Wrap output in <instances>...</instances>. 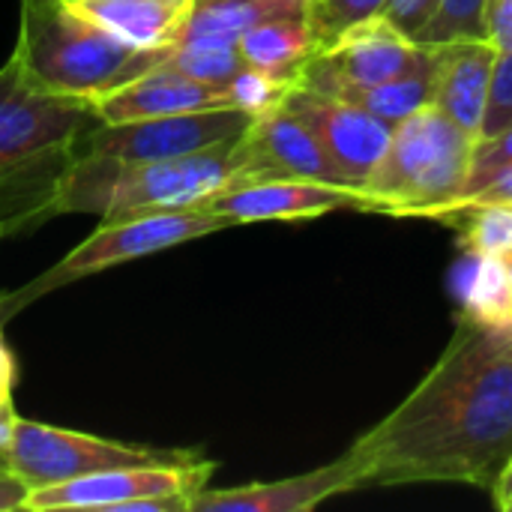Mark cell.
<instances>
[{
    "label": "cell",
    "mask_w": 512,
    "mask_h": 512,
    "mask_svg": "<svg viewBox=\"0 0 512 512\" xmlns=\"http://www.w3.org/2000/svg\"><path fill=\"white\" fill-rule=\"evenodd\" d=\"M483 204H512V168L498 171L495 177H489L477 189H471V192L459 195L456 201H450L444 210H438L432 216V222H444L447 225L456 213H462L468 207H483Z\"/></svg>",
    "instance_id": "obj_29"
},
{
    "label": "cell",
    "mask_w": 512,
    "mask_h": 512,
    "mask_svg": "<svg viewBox=\"0 0 512 512\" xmlns=\"http://www.w3.org/2000/svg\"><path fill=\"white\" fill-rule=\"evenodd\" d=\"M15 381H18V363H15V354L9 351V345L3 342V330H0V390L12 396Z\"/></svg>",
    "instance_id": "obj_33"
},
{
    "label": "cell",
    "mask_w": 512,
    "mask_h": 512,
    "mask_svg": "<svg viewBox=\"0 0 512 512\" xmlns=\"http://www.w3.org/2000/svg\"><path fill=\"white\" fill-rule=\"evenodd\" d=\"M171 48H132L69 0H21L12 57L33 87L96 105L159 66Z\"/></svg>",
    "instance_id": "obj_3"
},
{
    "label": "cell",
    "mask_w": 512,
    "mask_h": 512,
    "mask_svg": "<svg viewBox=\"0 0 512 512\" xmlns=\"http://www.w3.org/2000/svg\"><path fill=\"white\" fill-rule=\"evenodd\" d=\"M246 66H255L273 78L297 81L300 69L318 54V42L306 24V15H279L249 27L237 39Z\"/></svg>",
    "instance_id": "obj_19"
},
{
    "label": "cell",
    "mask_w": 512,
    "mask_h": 512,
    "mask_svg": "<svg viewBox=\"0 0 512 512\" xmlns=\"http://www.w3.org/2000/svg\"><path fill=\"white\" fill-rule=\"evenodd\" d=\"M306 0H195L177 45H237V39L279 15H300Z\"/></svg>",
    "instance_id": "obj_20"
},
{
    "label": "cell",
    "mask_w": 512,
    "mask_h": 512,
    "mask_svg": "<svg viewBox=\"0 0 512 512\" xmlns=\"http://www.w3.org/2000/svg\"><path fill=\"white\" fill-rule=\"evenodd\" d=\"M237 150H240L237 183L261 180V177H294V180L348 186L339 168L330 162L321 141L315 138V132L285 102L252 117L249 129L237 141Z\"/></svg>",
    "instance_id": "obj_11"
},
{
    "label": "cell",
    "mask_w": 512,
    "mask_h": 512,
    "mask_svg": "<svg viewBox=\"0 0 512 512\" xmlns=\"http://www.w3.org/2000/svg\"><path fill=\"white\" fill-rule=\"evenodd\" d=\"M15 420H18V414H15L12 399H9V402H0V453L6 450V444H9V438H12Z\"/></svg>",
    "instance_id": "obj_35"
},
{
    "label": "cell",
    "mask_w": 512,
    "mask_h": 512,
    "mask_svg": "<svg viewBox=\"0 0 512 512\" xmlns=\"http://www.w3.org/2000/svg\"><path fill=\"white\" fill-rule=\"evenodd\" d=\"M507 345H510V348H512V342H507Z\"/></svg>",
    "instance_id": "obj_39"
},
{
    "label": "cell",
    "mask_w": 512,
    "mask_h": 512,
    "mask_svg": "<svg viewBox=\"0 0 512 512\" xmlns=\"http://www.w3.org/2000/svg\"><path fill=\"white\" fill-rule=\"evenodd\" d=\"M27 498H30L27 483L18 480V477L3 465V459H0V512L24 510Z\"/></svg>",
    "instance_id": "obj_32"
},
{
    "label": "cell",
    "mask_w": 512,
    "mask_h": 512,
    "mask_svg": "<svg viewBox=\"0 0 512 512\" xmlns=\"http://www.w3.org/2000/svg\"><path fill=\"white\" fill-rule=\"evenodd\" d=\"M297 84L312 87L318 93L336 96L348 105H357L387 123H399L405 117H411L414 111L426 108L432 102V84H435V48L426 45L420 63L405 72L396 81H384V84H357L348 81L342 75H336L318 54L300 69Z\"/></svg>",
    "instance_id": "obj_16"
},
{
    "label": "cell",
    "mask_w": 512,
    "mask_h": 512,
    "mask_svg": "<svg viewBox=\"0 0 512 512\" xmlns=\"http://www.w3.org/2000/svg\"><path fill=\"white\" fill-rule=\"evenodd\" d=\"M504 168H512V123L504 126L501 132H495L489 138H480L474 144L471 174H468V183H465L462 195L471 192V189H477L480 183H486L489 177H495Z\"/></svg>",
    "instance_id": "obj_27"
},
{
    "label": "cell",
    "mask_w": 512,
    "mask_h": 512,
    "mask_svg": "<svg viewBox=\"0 0 512 512\" xmlns=\"http://www.w3.org/2000/svg\"><path fill=\"white\" fill-rule=\"evenodd\" d=\"M0 237H3V231H0Z\"/></svg>",
    "instance_id": "obj_41"
},
{
    "label": "cell",
    "mask_w": 512,
    "mask_h": 512,
    "mask_svg": "<svg viewBox=\"0 0 512 512\" xmlns=\"http://www.w3.org/2000/svg\"><path fill=\"white\" fill-rule=\"evenodd\" d=\"M512 123V51L498 54L495 60V72H492V90H489V102H486V114H483V129L480 138H489L495 132H501L504 126Z\"/></svg>",
    "instance_id": "obj_28"
},
{
    "label": "cell",
    "mask_w": 512,
    "mask_h": 512,
    "mask_svg": "<svg viewBox=\"0 0 512 512\" xmlns=\"http://www.w3.org/2000/svg\"><path fill=\"white\" fill-rule=\"evenodd\" d=\"M102 120L90 102L33 87L18 60L0 66V231L54 216L75 144Z\"/></svg>",
    "instance_id": "obj_2"
},
{
    "label": "cell",
    "mask_w": 512,
    "mask_h": 512,
    "mask_svg": "<svg viewBox=\"0 0 512 512\" xmlns=\"http://www.w3.org/2000/svg\"><path fill=\"white\" fill-rule=\"evenodd\" d=\"M213 462L192 459L177 465L111 468L33 489L24 510H111V512H192V498L207 489Z\"/></svg>",
    "instance_id": "obj_7"
},
{
    "label": "cell",
    "mask_w": 512,
    "mask_h": 512,
    "mask_svg": "<svg viewBox=\"0 0 512 512\" xmlns=\"http://www.w3.org/2000/svg\"><path fill=\"white\" fill-rule=\"evenodd\" d=\"M69 3H81V0H69Z\"/></svg>",
    "instance_id": "obj_38"
},
{
    "label": "cell",
    "mask_w": 512,
    "mask_h": 512,
    "mask_svg": "<svg viewBox=\"0 0 512 512\" xmlns=\"http://www.w3.org/2000/svg\"><path fill=\"white\" fill-rule=\"evenodd\" d=\"M159 66L204 84L225 87L246 66V60L240 57L237 45H174Z\"/></svg>",
    "instance_id": "obj_23"
},
{
    "label": "cell",
    "mask_w": 512,
    "mask_h": 512,
    "mask_svg": "<svg viewBox=\"0 0 512 512\" xmlns=\"http://www.w3.org/2000/svg\"><path fill=\"white\" fill-rule=\"evenodd\" d=\"M462 315L512 342V279L501 258H471L462 285Z\"/></svg>",
    "instance_id": "obj_21"
},
{
    "label": "cell",
    "mask_w": 512,
    "mask_h": 512,
    "mask_svg": "<svg viewBox=\"0 0 512 512\" xmlns=\"http://www.w3.org/2000/svg\"><path fill=\"white\" fill-rule=\"evenodd\" d=\"M294 81H282V78H273L255 66H243L228 84H225V93H228V102L231 108H240L252 117L270 111L273 105H279L285 99V93L291 90Z\"/></svg>",
    "instance_id": "obj_26"
},
{
    "label": "cell",
    "mask_w": 512,
    "mask_h": 512,
    "mask_svg": "<svg viewBox=\"0 0 512 512\" xmlns=\"http://www.w3.org/2000/svg\"><path fill=\"white\" fill-rule=\"evenodd\" d=\"M450 228L459 231L468 258H501L512 255V204H483L456 213Z\"/></svg>",
    "instance_id": "obj_22"
},
{
    "label": "cell",
    "mask_w": 512,
    "mask_h": 512,
    "mask_svg": "<svg viewBox=\"0 0 512 512\" xmlns=\"http://www.w3.org/2000/svg\"><path fill=\"white\" fill-rule=\"evenodd\" d=\"M504 264H507V273H510V279H512V255L504 261Z\"/></svg>",
    "instance_id": "obj_36"
},
{
    "label": "cell",
    "mask_w": 512,
    "mask_h": 512,
    "mask_svg": "<svg viewBox=\"0 0 512 512\" xmlns=\"http://www.w3.org/2000/svg\"><path fill=\"white\" fill-rule=\"evenodd\" d=\"M486 42L498 51H512V0H489L486 3Z\"/></svg>",
    "instance_id": "obj_31"
},
{
    "label": "cell",
    "mask_w": 512,
    "mask_h": 512,
    "mask_svg": "<svg viewBox=\"0 0 512 512\" xmlns=\"http://www.w3.org/2000/svg\"><path fill=\"white\" fill-rule=\"evenodd\" d=\"M93 108L102 123H129V120H150V117L183 114V111L231 108V102L225 87L186 78L165 66H153L150 72L114 90Z\"/></svg>",
    "instance_id": "obj_17"
},
{
    "label": "cell",
    "mask_w": 512,
    "mask_h": 512,
    "mask_svg": "<svg viewBox=\"0 0 512 512\" xmlns=\"http://www.w3.org/2000/svg\"><path fill=\"white\" fill-rule=\"evenodd\" d=\"M0 459H3V453H0Z\"/></svg>",
    "instance_id": "obj_40"
},
{
    "label": "cell",
    "mask_w": 512,
    "mask_h": 512,
    "mask_svg": "<svg viewBox=\"0 0 512 512\" xmlns=\"http://www.w3.org/2000/svg\"><path fill=\"white\" fill-rule=\"evenodd\" d=\"M432 9H435V0H387L384 9H381V15L393 27H399L405 36L414 39L420 33V27L429 21Z\"/></svg>",
    "instance_id": "obj_30"
},
{
    "label": "cell",
    "mask_w": 512,
    "mask_h": 512,
    "mask_svg": "<svg viewBox=\"0 0 512 512\" xmlns=\"http://www.w3.org/2000/svg\"><path fill=\"white\" fill-rule=\"evenodd\" d=\"M426 45L405 36L384 15L348 27L339 39L318 51V57L342 78L357 84H384L411 72Z\"/></svg>",
    "instance_id": "obj_15"
},
{
    "label": "cell",
    "mask_w": 512,
    "mask_h": 512,
    "mask_svg": "<svg viewBox=\"0 0 512 512\" xmlns=\"http://www.w3.org/2000/svg\"><path fill=\"white\" fill-rule=\"evenodd\" d=\"M348 453L363 489L465 483L492 492L512 462V348L459 315L429 375Z\"/></svg>",
    "instance_id": "obj_1"
},
{
    "label": "cell",
    "mask_w": 512,
    "mask_h": 512,
    "mask_svg": "<svg viewBox=\"0 0 512 512\" xmlns=\"http://www.w3.org/2000/svg\"><path fill=\"white\" fill-rule=\"evenodd\" d=\"M9 399H12V396H9V393H3V390H0V402H9Z\"/></svg>",
    "instance_id": "obj_37"
},
{
    "label": "cell",
    "mask_w": 512,
    "mask_h": 512,
    "mask_svg": "<svg viewBox=\"0 0 512 512\" xmlns=\"http://www.w3.org/2000/svg\"><path fill=\"white\" fill-rule=\"evenodd\" d=\"M474 144L435 105L393 123L387 153L360 189L366 213L432 219L462 195Z\"/></svg>",
    "instance_id": "obj_5"
},
{
    "label": "cell",
    "mask_w": 512,
    "mask_h": 512,
    "mask_svg": "<svg viewBox=\"0 0 512 512\" xmlns=\"http://www.w3.org/2000/svg\"><path fill=\"white\" fill-rule=\"evenodd\" d=\"M237 141L201 153L150 162H117L105 156H72L69 171L54 195V213H99L102 222L192 210L237 183Z\"/></svg>",
    "instance_id": "obj_4"
},
{
    "label": "cell",
    "mask_w": 512,
    "mask_h": 512,
    "mask_svg": "<svg viewBox=\"0 0 512 512\" xmlns=\"http://www.w3.org/2000/svg\"><path fill=\"white\" fill-rule=\"evenodd\" d=\"M432 48H435V84H432L429 105H435L444 117H450L474 141H480L498 51L486 39H462Z\"/></svg>",
    "instance_id": "obj_14"
},
{
    "label": "cell",
    "mask_w": 512,
    "mask_h": 512,
    "mask_svg": "<svg viewBox=\"0 0 512 512\" xmlns=\"http://www.w3.org/2000/svg\"><path fill=\"white\" fill-rule=\"evenodd\" d=\"M249 123L252 114L240 108H204V111L165 114L150 120L99 123L75 144V156L87 153L117 162L177 159L234 141L249 129Z\"/></svg>",
    "instance_id": "obj_9"
},
{
    "label": "cell",
    "mask_w": 512,
    "mask_h": 512,
    "mask_svg": "<svg viewBox=\"0 0 512 512\" xmlns=\"http://www.w3.org/2000/svg\"><path fill=\"white\" fill-rule=\"evenodd\" d=\"M231 228L222 216L192 207V210H168V213H147V216H126V219H111L102 222L87 240H81L66 258H60L51 270H45L39 279L24 285L15 297H9V306L3 315H12L18 306L60 288L69 282H78L84 276L102 273L108 267L156 255L162 249L216 234Z\"/></svg>",
    "instance_id": "obj_6"
},
{
    "label": "cell",
    "mask_w": 512,
    "mask_h": 512,
    "mask_svg": "<svg viewBox=\"0 0 512 512\" xmlns=\"http://www.w3.org/2000/svg\"><path fill=\"white\" fill-rule=\"evenodd\" d=\"M357 489H363L360 465L351 453H342L336 462L297 477L237 489H201L192 498V512H309Z\"/></svg>",
    "instance_id": "obj_13"
},
{
    "label": "cell",
    "mask_w": 512,
    "mask_h": 512,
    "mask_svg": "<svg viewBox=\"0 0 512 512\" xmlns=\"http://www.w3.org/2000/svg\"><path fill=\"white\" fill-rule=\"evenodd\" d=\"M195 0H81L90 21L132 48H171Z\"/></svg>",
    "instance_id": "obj_18"
},
{
    "label": "cell",
    "mask_w": 512,
    "mask_h": 512,
    "mask_svg": "<svg viewBox=\"0 0 512 512\" xmlns=\"http://www.w3.org/2000/svg\"><path fill=\"white\" fill-rule=\"evenodd\" d=\"M282 102L306 120V126L315 132V138L327 150L330 162L339 168L342 180L360 192L369 174L378 168V162L387 153L393 123L357 105H348L336 96L303 87L297 81L291 84Z\"/></svg>",
    "instance_id": "obj_10"
},
{
    "label": "cell",
    "mask_w": 512,
    "mask_h": 512,
    "mask_svg": "<svg viewBox=\"0 0 512 512\" xmlns=\"http://www.w3.org/2000/svg\"><path fill=\"white\" fill-rule=\"evenodd\" d=\"M192 450H150L135 444H120L96 438L87 432L57 429L36 420H15L12 438L3 450V465L27 483V489H45L87 474L111 468H138V465H177L192 462Z\"/></svg>",
    "instance_id": "obj_8"
},
{
    "label": "cell",
    "mask_w": 512,
    "mask_h": 512,
    "mask_svg": "<svg viewBox=\"0 0 512 512\" xmlns=\"http://www.w3.org/2000/svg\"><path fill=\"white\" fill-rule=\"evenodd\" d=\"M486 3L489 0H435L429 21L414 39L420 45L486 39Z\"/></svg>",
    "instance_id": "obj_24"
},
{
    "label": "cell",
    "mask_w": 512,
    "mask_h": 512,
    "mask_svg": "<svg viewBox=\"0 0 512 512\" xmlns=\"http://www.w3.org/2000/svg\"><path fill=\"white\" fill-rule=\"evenodd\" d=\"M492 498H495L498 510L512 512V462L504 468V474L498 477V483L492 486Z\"/></svg>",
    "instance_id": "obj_34"
},
{
    "label": "cell",
    "mask_w": 512,
    "mask_h": 512,
    "mask_svg": "<svg viewBox=\"0 0 512 512\" xmlns=\"http://www.w3.org/2000/svg\"><path fill=\"white\" fill-rule=\"evenodd\" d=\"M204 210L222 216L228 225L303 222L336 210L366 213V198L363 192L348 186H330V183L294 180V177H261L225 189L222 195L210 198Z\"/></svg>",
    "instance_id": "obj_12"
},
{
    "label": "cell",
    "mask_w": 512,
    "mask_h": 512,
    "mask_svg": "<svg viewBox=\"0 0 512 512\" xmlns=\"http://www.w3.org/2000/svg\"><path fill=\"white\" fill-rule=\"evenodd\" d=\"M387 0H306L303 15L318 42V51L339 39L348 27L381 15Z\"/></svg>",
    "instance_id": "obj_25"
}]
</instances>
